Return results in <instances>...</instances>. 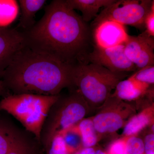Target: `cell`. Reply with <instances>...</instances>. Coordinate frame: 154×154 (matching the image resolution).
Returning a JSON list of instances; mask_svg holds the SVG:
<instances>
[{
  "label": "cell",
  "instance_id": "obj_9",
  "mask_svg": "<svg viewBox=\"0 0 154 154\" xmlns=\"http://www.w3.org/2000/svg\"><path fill=\"white\" fill-rule=\"evenodd\" d=\"M124 45L125 53L137 70L154 66V37L145 30L137 36L129 35Z\"/></svg>",
  "mask_w": 154,
  "mask_h": 154
},
{
  "label": "cell",
  "instance_id": "obj_26",
  "mask_svg": "<svg viewBox=\"0 0 154 154\" xmlns=\"http://www.w3.org/2000/svg\"><path fill=\"white\" fill-rule=\"evenodd\" d=\"M144 154H154V135L151 133L146 136L143 141Z\"/></svg>",
  "mask_w": 154,
  "mask_h": 154
},
{
  "label": "cell",
  "instance_id": "obj_11",
  "mask_svg": "<svg viewBox=\"0 0 154 154\" xmlns=\"http://www.w3.org/2000/svg\"><path fill=\"white\" fill-rule=\"evenodd\" d=\"M27 45L23 31L7 27L0 28V78L17 53Z\"/></svg>",
  "mask_w": 154,
  "mask_h": 154
},
{
  "label": "cell",
  "instance_id": "obj_3",
  "mask_svg": "<svg viewBox=\"0 0 154 154\" xmlns=\"http://www.w3.org/2000/svg\"><path fill=\"white\" fill-rule=\"evenodd\" d=\"M127 76L126 73H114L93 63L72 66L71 86L82 96L89 107H101L111 95L117 84Z\"/></svg>",
  "mask_w": 154,
  "mask_h": 154
},
{
  "label": "cell",
  "instance_id": "obj_6",
  "mask_svg": "<svg viewBox=\"0 0 154 154\" xmlns=\"http://www.w3.org/2000/svg\"><path fill=\"white\" fill-rule=\"evenodd\" d=\"M62 102L48 125L45 139L46 148L54 137L76 125L88 113L89 106L76 91Z\"/></svg>",
  "mask_w": 154,
  "mask_h": 154
},
{
  "label": "cell",
  "instance_id": "obj_7",
  "mask_svg": "<svg viewBox=\"0 0 154 154\" xmlns=\"http://www.w3.org/2000/svg\"><path fill=\"white\" fill-rule=\"evenodd\" d=\"M100 108L92 118L98 134L116 132L136 113L134 106L111 95Z\"/></svg>",
  "mask_w": 154,
  "mask_h": 154
},
{
  "label": "cell",
  "instance_id": "obj_25",
  "mask_svg": "<svg viewBox=\"0 0 154 154\" xmlns=\"http://www.w3.org/2000/svg\"><path fill=\"white\" fill-rule=\"evenodd\" d=\"M145 31L149 36H154V3L152 5L150 11L147 15L144 21Z\"/></svg>",
  "mask_w": 154,
  "mask_h": 154
},
{
  "label": "cell",
  "instance_id": "obj_12",
  "mask_svg": "<svg viewBox=\"0 0 154 154\" xmlns=\"http://www.w3.org/2000/svg\"><path fill=\"white\" fill-rule=\"evenodd\" d=\"M149 86L137 82L131 77L120 81L116 85L112 96L122 101L137 100L146 95Z\"/></svg>",
  "mask_w": 154,
  "mask_h": 154
},
{
  "label": "cell",
  "instance_id": "obj_8",
  "mask_svg": "<svg viewBox=\"0 0 154 154\" xmlns=\"http://www.w3.org/2000/svg\"><path fill=\"white\" fill-rule=\"evenodd\" d=\"M124 48V45L110 48H103L94 45L88 56V63L99 65L114 73L135 72L136 67L127 57Z\"/></svg>",
  "mask_w": 154,
  "mask_h": 154
},
{
  "label": "cell",
  "instance_id": "obj_21",
  "mask_svg": "<svg viewBox=\"0 0 154 154\" xmlns=\"http://www.w3.org/2000/svg\"><path fill=\"white\" fill-rule=\"evenodd\" d=\"M16 135L0 124V154H7Z\"/></svg>",
  "mask_w": 154,
  "mask_h": 154
},
{
  "label": "cell",
  "instance_id": "obj_15",
  "mask_svg": "<svg viewBox=\"0 0 154 154\" xmlns=\"http://www.w3.org/2000/svg\"><path fill=\"white\" fill-rule=\"evenodd\" d=\"M45 0H19V7L21 11V17L18 28L23 31H27L35 25L34 20L36 13L44 6Z\"/></svg>",
  "mask_w": 154,
  "mask_h": 154
},
{
  "label": "cell",
  "instance_id": "obj_2",
  "mask_svg": "<svg viewBox=\"0 0 154 154\" xmlns=\"http://www.w3.org/2000/svg\"><path fill=\"white\" fill-rule=\"evenodd\" d=\"M72 67L27 44L15 56L1 79L14 94L55 96L70 87Z\"/></svg>",
  "mask_w": 154,
  "mask_h": 154
},
{
  "label": "cell",
  "instance_id": "obj_19",
  "mask_svg": "<svg viewBox=\"0 0 154 154\" xmlns=\"http://www.w3.org/2000/svg\"><path fill=\"white\" fill-rule=\"evenodd\" d=\"M130 77L139 82L150 87L154 83V66L137 70Z\"/></svg>",
  "mask_w": 154,
  "mask_h": 154
},
{
  "label": "cell",
  "instance_id": "obj_22",
  "mask_svg": "<svg viewBox=\"0 0 154 154\" xmlns=\"http://www.w3.org/2000/svg\"><path fill=\"white\" fill-rule=\"evenodd\" d=\"M7 154H32V151L25 140L16 135Z\"/></svg>",
  "mask_w": 154,
  "mask_h": 154
},
{
  "label": "cell",
  "instance_id": "obj_1",
  "mask_svg": "<svg viewBox=\"0 0 154 154\" xmlns=\"http://www.w3.org/2000/svg\"><path fill=\"white\" fill-rule=\"evenodd\" d=\"M27 44L73 66L88 63L93 50L92 30L65 0H54L45 7L43 17L23 31Z\"/></svg>",
  "mask_w": 154,
  "mask_h": 154
},
{
  "label": "cell",
  "instance_id": "obj_17",
  "mask_svg": "<svg viewBox=\"0 0 154 154\" xmlns=\"http://www.w3.org/2000/svg\"><path fill=\"white\" fill-rule=\"evenodd\" d=\"M18 2L14 0H0V28L8 27L18 16Z\"/></svg>",
  "mask_w": 154,
  "mask_h": 154
},
{
  "label": "cell",
  "instance_id": "obj_5",
  "mask_svg": "<svg viewBox=\"0 0 154 154\" xmlns=\"http://www.w3.org/2000/svg\"><path fill=\"white\" fill-rule=\"evenodd\" d=\"M154 3L152 0H119L105 8L91 23V30L102 21L112 20L139 29L145 28L144 21Z\"/></svg>",
  "mask_w": 154,
  "mask_h": 154
},
{
  "label": "cell",
  "instance_id": "obj_4",
  "mask_svg": "<svg viewBox=\"0 0 154 154\" xmlns=\"http://www.w3.org/2000/svg\"><path fill=\"white\" fill-rule=\"evenodd\" d=\"M60 98L59 95H8L0 101V110H4L14 116L40 140L45 119Z\"/></svg>",
  "mask_w": 154,
  "mask_h": 154
},
{
  "label": "cell",
  "instance_id": "obj_27",
  "mask_svg": "<svg viewBox=\"0 0 154 154\" xmlns=\"http://www.w3.org/2000/svg\"><path fill=\"white\" fill-rule=\"evenodd\" d=\"M96 151L93 147H83L73 154H95Z\"/></svg>",
  "mask_w": 154,
  "mask_h": 154
},
{
  "label": "cell",
  "instance_id": "obj_24",
  "mask_svg": "<svg viewBox=\"0 0 154 154\" xmlns=\"http://www.w3.org/2000/svg\"><path fill=\"white\" fill-rule=\"evenodd\" d=\"M128 137H123L113 142L107 149V154H125L126 142Z\"/></svg>",
  "mask_w": 154,
  "mask_h": 154
},
{
  "label": "cell",
  "instance_id": "obj_29",
  "mask_svg": "<svg viewBox=\"0 0 154 154\" xmlns=\"http://www.w3.org/2000/svg\"><path fill=\"white\" fill-rule=\"evenodd\" d=\"M95 154H107V153L102 150L99 149L96 151Z\"/></svg>",
  "mask_w": 154,
  "mask_h": 154
},
{
  "label": "cell",
  "instance_id": "obj_14",
  "mask_svg": "<svg viewBox=\"0 0 154 154\" xmlns=\"http://www.w3.org/2000/svg\"><path fill=\"white\" fill-rule=\"evenodd\" d=\"M154 106H150L129 119L125 125L123 136H135L144 128L153 123Z\"/></svg>",
  "mask_w": 154,
  "mask_h": 154
},
{
  "label": "cell",
  "instance_id": "obj_23",
  "mask_svg": "<svg viewBox=\"0 0 154 154\" xmlns=\"http://www.w3.org/2000/svg\"><path fill=\"white\" fill-rule=\"evenodd\" d=\"M125 154H144L143 140L135 136L128 137Z\"/></svg>",
  "mask_w": 154,
  "mask_h": 154
},
{
  "label": "cell",
  "instance_id": "obj_16",
  "mask_svg": "<svg viewBox=\"0 0 154 154\" xmlns=\"http://www.w3.org/2000/svg\"><path fill=\"white\" fill-rule=\"evenodd\" d=\"M82 139L83 147H93L98 141L96 132L92 119H83L76 125Z\"/></svg>",
  "mask_w": 154,
  "mask_h": 154
},
{
  "label": "cell",
  "instance_id": "obj_13",
  "mask_svg": "<svg viewBox=\"0 0 154 154\" xmlns=\"http://www.w3.org/2000/svg\"><path fill=\"white\" fill-rule=\"evenodd\" d=\"M67 5L73 10L82 13V18L88 23L95 19L99 10L106 8L115 2L116 0H65Z\"/></svg>",
  "mask_w": 154,
  "mask_h": 154
},
{
  "label": "cell",
  "instance_id": "obj_10",
  "mask_svg": "<svg viewBox=\"0 0 154 154\" xmlns=\"http://www.w3.org/2000/svg\"><path fill=\"white\" fill-rule=\"evenodd\" d=\"M95 45L103 48H110L125 44L129 35L124 25L112 21L105 20L92 30Z\"/></svg>",
  "mask_w": 154,
  "mask_h": 154
},
{
  "label": "cell",
  "instance_id": "obj_20",
  "mask_svg": "<svg viewBox=\"0 0 154 154\" xmlns=\"http://www.w3.org/2000/svg\"><path fill=\"white\" fill-rule=\"evenodd\" d=\"M47 149L48 154H71L61 134L54 137Z\"/></svg>",
  "mask_w": 154,
  "mask_h": 154
},
{
  "label": "cell",
  "instance_id": "obj_28",
  "mask_svg": "<svg viewBox=\"0 0 154 154\" xmlns=\"http://www.w3.org/2000/svg\"><path fill=\"white\" fill-rule=\"evenodd\" d=\"M8 91V90L6 88L5 83L0 78V96H4L6 94Z\"/></svg>",
  "mask_w": 154,
  "mask_h": 154
},
{
  "label": "cell",
  "instance_id": "obj_18",
  "mask_svg": "<svg viewBox=\"0 0 154 154\" xmlns=\"http://www.w3.org/2000/svg\"><path fill=\"white\" fill-rule=\"evenodd\" d=\"M60 134L63 137L71 154L74 153L83 148L81 136L77 130L76 125Z\"/></svg>",
  "mask_w": 154,
  "mask_h": 154
}]
</instances>
